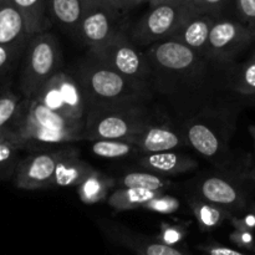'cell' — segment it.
I'll list each match as a JSON object with an SVG mask.
<instances>
[{
  "label": "cell",
  "instance_id": "12",
  "mask_svg": "<svg viewBox=\"0 0 255 255\" xmlns=\"http://www.w3.org/2000/svg\"><path fill=\"white\" fill-rule=\"evenodd\" d=\"M102 231L106 233L110 241L134 252L137 255H186L174 247L164 246L157 239L152 241L141 234L133 233L119 224L105 222L102 224Z\"/></svg>",
  "mask_w": 255,
  "mask_h": 255
},
{
  "label": "cell",
  "instance_id": "39",
  "mask_svg": "<svg viewBox=\"0 0 255 255\" xmlns=\"http://www.w3.org/2000/svg\"><path fill=\"white\" fill-rule=\"evenodd\" d=\"M149 4V6L153 7L157 6V5H162V4H168V2H174V1H179V0H147Z\"/></svg>",
  "mask_w": 255,
  "mask_h": 255
},
{
  "label": "cell",
  "instance_id": "19",
  "mask_svg": "<svg viewBox=\"0 0 255 255\" xmlns=\"http://www.w3.org/2000/svg\"><path fill=\"white\" fill-rule=\"evenodd\" d=\"M94 167L79 157V149L72 148L65 158L59 162L52 177V186L79 187L92 172Z\"/></svg>",
  "mask_w": 255,
  "mask_h": 255
},
{
  "label": "cell",
  "instance_id": "20",
  "mask_svg": "<svg viewBox=\"0 0 255 255\" xmlns=\"http://www.w3.org/2000/svg\"><path fill=\"white\" fill-rule=\"evenodd\" d=\"M89 0H47V12L51 22L76 35Z\"/></svg>",
  "mask_w": 255,
  "mask_h": 255
},
{
  "label": "cell",
  "instance_id": "7",
  "mask_svg": "<svg viewBox=\"0 0 255 255\" xmlns=\"http://www.w3.org/2000/svg\"><path fill=\"white\" fill-rule=\"evenodd\" d=\"M51 111L85 124L87 106L77 79L60 70L34 97ZM31 100V99H30Z\"/></svg>",
  "mask_w": 255,
  "mask_h": 255
},
{
  "label": "cell",
  "instance_id": "2",
  "mask_svg": "<svg viewBox=\"0 0 255 255\" xmlns=\"http://www.w3.org/2000/svg\"><path fill=\"white\" fill-rule=\"evenodd\" d=\"M85 124L51 111L37 100H22L11 131L30 147L37 143H69L81 141Z\"/></svg>",
  "mask_w": 255,
  "mask_h": 255
},
{
  "label": "cell",
  "instance_id": "32",
  "mask_svg": "<svg viewBox=\"0 0 255 255\" xmlns=\"http://www.w3.org/2000/svg\"><path fill=\"white\" fill-rule=\"evenodd\" d=\"M187 231L181 226H169V224H164L161 229V233L157 237V241L159 243L164 244V246L174 247L177 243L182 241L186 237Z\"/></svg>",
  "mask_w": 255,
  "mask_h": 255
},
{
  "label": "cell",
  "instance_id": "34",
  "mask_svg": "<svg viewBox=\"0 0 255 255\" xmlns=\"http://www.w3.org/2000/svg\"><path fill=\"white\" fill-rule=\"evenodd\" d=\"M239 21L255 31V0H236Z\"/></svg>",
  "mask_w": 255,
  "mask_h": 255
},
{
  "label": "cell",
  "instance_id": "27",
  "mask_svg": "<svg viewBox=\"0 0 255 255\" xmlns=\"http://www.w3.org/2000/svg\"><path fill=\"white\" fill-rule=\"evenodd\" d=\"M22 47H10L0 45V94L9 90L12 76L24 54Z\"/></svg>",
  "mask_w": 255,
  "mask_h": 255
},
{
  "label": "cell",
  "instance_id": "18",
  "mask_svg": "<svg viewBox=\"0 0 255 255\" xmlns=\"http://www.w3.org/2000/svg\"><path fill=\"white\" fill-rule=\"evenodd\" d=\"M138 163L151 173L162 177L187 173L198 167V162L191 156L172 151L144 154Z\"/></svg>",
  "mask_w": 255,
  "mask_h": 255
},
{
  "label": "cell",
  "instance_id": "35",
  "mask_svg": "<svg viewBox=\"0 0 255 255\" xmlns=\"http://www.w3.org/2000/svg\"><path fill=\"white\" fill-rule=\"evenodd\" d=\"M231 223L236 231H248L254 232L255 229V209L252 206L251 211L243 217H232Z\"/></svg>",
  "mask_w": 255,
  "mask_h": 255
},
{
  "label": "cell",
  "instance_id": "36",
  "mask_svg": "<svg viewBox=\"0 0 255 255\" xmlns=\"http://www.w3.org/2000/svg\"><path fill=\"white\" fill-rule=\"evenodd\" d=\"M229 238L239 248L248 249V251H252V249L255 248V236L253 232L236 231L234 229Z\"/></svg>",
  "mask_w": 255,
  "mask_h": 255
},
{
  "label": "cell",
  "instance_id": "9",
  "mask_svg": "<svg viewBox=\"0 0 255 255\" xmlns=\"http://www.w3.org/2000/svg\"><path fill=\"white\" fill-rule=\"evenodd\" d=\"M74 147L30 154L15 168L14 184L19 189L36 191L52 187V177L59 162L71 152Z\"/></svg>",
  "mask_w": 255,
  "mask_h": 255
},
{
  "label": "cell",
  "instance_id": "13",
  "mask_svg": "<svg viewBox=\"0 0 255 255\" xmlns=\"http://www.w3.org/2000/svg\"><path fill=\"white\" fill-rule=\"evenodd\" d=\"M149 54L158 67L164 71L177 74H186L191 71L199 56L193 50L169 39L152 45Z\"/></svg>",
  "mask_w": 255,
  "mask_h": 255
},
{
  "label": "cell",
  "instance_id": "41",
  "mask_svg": "<svg viewBox=\"0 0 255 255\" xmlns=\"http://www.w3.org/2000/svg\"><path fill=\"white\" fill-rule=\"evenodd\" d=\"M249 178H251L252 181H253L254 183H255V168L253 169V171L251 172V173H249Z\"/></svg>",
  "mask_w": 255,
  "mask_h": 255
},
{
  "label": "cell",
  "instance_id": "3",
  "mask_svg": "<svg viewBox=\"0 0 255 255\" xmlns=\"http://www.w3.org/2000/svg\"><path fill=\"white\" fill-rule=\"evenodd\" d=\"M157 124L143 105L94 107L85 120V139H121L128 141Z\"/></svg>",
  "mask_w": 255,
  "mask_h": 255
},
{
  "label": "cell",
  "instance_id": "42",
  "mask_svg": "<svg viewBox=\"0 0 255 255\" xmlns=\"http://www.w3.org/2000/svg\"><path fill=\"white\" fill-rule=\"evenodd\" d=\"M9 131H10V129H9ZM9 131H6V132H2V133H0V139H1V138H2V137H4V136H5V134H6V133H7V132H9Z\"/></svg>",
  "mask_w": 255,
  "mask_h": 255
},
{
  "label": "cell",
  "instance_id": "10",
  "mask_svg": "<svg viewBox=\"0 0 255 255\" xmlns=\"http://www.w3.org/2000/svg\"><path fill=\"white\" fill-rule=\"evenodd\" d=\"M120 14L106 0H89L77 37L90 49L102 45L120 31L117 29Z\"/></svg>",
  "mask_w": 255,
  "mask_h": 255
},
{
  "label": "cell",
  "instance_id": "28",
  "mask_svg": "<svg viewBox=\"0 0 255 255\" xmlns=\"http://www.w3.org/2000/svg\"><path fill=\"white\" fill-rule=\"evenodd\" d=\"M92 152L102 158H124L139 153V149L131 142L121 139H99L92 144Z\"/></svg>",
  "mask_w": 255,
  "mask_h": 255
},
{
  "label": "cell",
  "instance_id": "17",
  "mask_svg": "<svg viewBox=\"0 0 255 255\" xmlns=\"http://www.w3.org/2000/svg\"><path fill=\"white\" fill-rule=\"evenodd\" d=\"M187 143L208 159L221 158L227 151L226 139L211 125L193 121L187 127Z\"/></svg>",
  "mask_w": 255,
  "mask_h": 255
},
{
  "label": "cell",
  "instance_id": "26",
  "mask_svg": "<svg viewBox=\"0 0 255 255\" xmlns=\"http://www.w3.org/2000/svg\"><path fill=\"white\" fill-rule=\"evenodd\" d=\"M229 85L242 96H255V60L249 59L233 70Z\"/></svg>",
  "mask_w": 255,
  "mask_h": 255
},
{
  "label": "cell",
  "instance_id": "24",
  "mask_svg": "<svg viewBox=\"0 0 255 255\" xmlns=\"http://www.w3.org/2000/svg\"><path fill=\"white\" fill-rule=\"evenodd\" d=\"M191 208L199 228L203 232L213 231L218 228L226 219H231L233 217L232 212L206 201L194 199L191 202Z\"/></svg>",
  "mask_w": 255,
  "mask_h": 255
},
{
  "label": "cell",
  "instance_id": "29",
  "mask_svg": "<svg viewBox=\"0 0 255 255\" xmlns=\"http://www.w3.org/2000/svg\"><path fill=\"white\" fill-rule=\"evenodd\" d=\"M24 97L7 90L0 94V133L12 128Z\"/></svg>",
  "mask_w": 255,
  "mask_h": 255
},
{
  "label": "cell",
  "instance_id": "43",
  "mask_svg": "<svg viewBox=\"0 0 255 255\" xmlns=\"http://www.w3.org/2000/svg\"><path fill=\"white\" fill-rule=\"evenodd\" d=\"M251 59L255 60V50H254V52H253V55H252V57H251Z\"/></svg>",
  "mask_w": 255,
  "mask_h": 255
},
{
  "label": "cell",
  "instance_id": "45",
  "mask_svg": "<svg viewBox=\"0 0 255 255\" xmlns=\"http://www.w3.org/2000/svg\"><path fill=\"white\" fill-rule=\"evenodd\" d=\"M253 206H254V209H255V204H253ZM254 231H255V229H254Z\"/></svg>",
  "mask_w": 255,
  "mask_h": 255
},
{
  "label": "cell",
  "instance_id": "30",
  "mask_svg": "<svg viewBox=\"0 0 255 255\" xmlns=\"http://www.w3.org/2000/svg\"><path fill=\"white\" fill-rule=\"evenodd\" d=\"M29 148L25 142H22L14 132L10 129L1 139H0V172L6 171L15 159L21 149Z\"/></svg>",
  "mask_w": 255,
  "mask_h": 255
},
{
  "label": "cell",
  "instance_id": "25",
  "mask_svg": "<svg viewBox=\"0 0 255 255\" xmlns=\"http://www.w3.org/2000/svg\"><path fill=\"white\" fill-rule=\"evenodd\" d=\"M124 188H141L153 192H164L171 188L172 182L151 172H129L120 181Z\"/></svg>",
  "mask_w": 255,
  "mask_h": 255
},
{
  "label": "cell",
  "instance_id": "8",
  "mask_svg": "<svg viewBox=\"0 0 255 255\" xmlns=\"http://www.w3.org/2000/svg\"><path fill=\"white\" fill-rule=\"evenodd\" d=\"M255 41V31L239 20L216 19L209 32L206 56L229 62Z\"/></svg>",
  "mask_w": 255,
  "mask_h": 255
},
{
  "label": "cell",
  "instance_id": "38",
  "mask_svg": "<svg viewBox=\"0 0 255 255\" xmlns=\"http://www.w3.org/2000/svg\"><path fill=\"white\" fill-rule=\"evenodd\" d=\"M114 9L117 11H126V10L132 9V7L137 6V5L142 4V2L147 1V0H106Z\"/></svg>",
  "mask_w": 255,
  "mask_h": 255
},
{
  "label": "cell",
  "instance_id": "5",
  "mask_svg": "<svg viewBox=\"0 0 255 255\" xmlns=\"http://www.w3.org/2000/svg\"><path fill=\"white\" fill-rule=\"evenodd\" d=\"M89 56L111 67L126 79L148 87L151 67L134 42L119 31L102 45L90 49Z\"/></svg>",
  "mask_w": 255,
  "mask_h": 255
},
{
  "label": "cell",
  "instance_id": "37",
  "mask_svg": "<svg viewBox=\"0 0 255 255\" xmlns=\"http://www.w3.org/2000/svg\"><path fill=\"white\" fill-rule=\"evenodd\" d=\"M201 249L208 255H248L242 253V252L228 248V247L219 246V244H208V246L201 247Z\"/></svg>",
  "mask_w": 255,
  "mask_h": 255
},
{
  "label": "cell",
  "instance_id": "33",
  "mask_svg": "<svg viewBox=\"0 0 255 255\" xmlns=\"http://www.w3.org/2000/svg\"><path fill=\"white\" fill-rule=\"evenodd\" d=\"M229 1L231 0H192V4L201 14L209 15L217 19V16L223 12Z\"/></svg>",
  "mask_w": 255,
  "mask_h": 255
},
{
  "label": "cell",
  "instance_id": "46",
  "mask_svg": "<svg viewBox=\"0 0 255 255\" xmlns=\"http://www.w3.org/2000/svg\"><path fill=\"white\" fill-rule=\"evenodd\" d=\"M188 1H191V2H192V0H188Z\"/></svg>",
  "mask_w": 255,
  "mask_h": 255
},
{
  "label": "cell",
  "instance_id": "6",
  "mask_svg": "<svg viewBox=\"0 0 255 255\" xmlns=\"http://www.w3.org/2000/svg\"><path fill=\"white\" fill-rule=\"evenodd\" d=\"M201 14L188 0L151 7L132 30V39L139 45H153L169 39L186 20Z\"/></svg>",
  "mask_w": 255,
  "mask_h": 255
},
{
  "label": "cell",
  "instance_id": "14",
  "mask_svg": "<svg viewBox=\"0 0 255 255\" xmlns=\"http://www.w3.org/2000/svg\"><path fill=\"white\" fill-rule=\"evenodd\" d=\"M127 142L134 144L142 153L148 154L178 148L183 146L184 139L172 127L157 122Z\"/></svg>",
  "mask_w": 255,
  "mask_h": 255
},
{
  "label": "cell",
  "instance_id": "40",
  "mask_svg": "<svg viewBox=\"0 0 255 255\" xmlns=\"http://www.w3.org/2000/svg\"><path fill=\"white\" fill-rule=\"evenodd\" d=\"M248 132H249V134H251L252 139H253L254 148H255V125H251V126L248 127Z\"/></svg>",
  "mask_w": 255,
  "mask_h": 255
},
{
  "label": "cell",
  "instance_id": "15",
  "mask_svg": "<svg viewBox=\"0 0 255 255\" xmlns=\"http://www.w3.org/2000/svg\"><path fill=\"white\" fill-rule=\"evenodd\" d=\"M30 37L24 17L12 0H0V45L25 49Z\"/></svg>",
  "mask_w": 255,
  "mask_h": 255
},
{
  "label": "cell",
  "instance_id": "21",
  "mask_svg": "<svg viewBox=\"0 0 255 255\" xmlns=\"http://www.w3.org/2000/svg\"><path fill=\"white\" fill-rule=\"evenodd\" d=\"M21 12L30 36L49 31L52 22L47 12V0H12Z\"/></svg>",
  "mask_w": 255,
  "mask_h": 255
},
{
  "label": "cell",
  "instance_id": "23",
  "mask_svg": "<svg viewBox=\"0 0 255 255\" xmlns=\"http://www.w3.org/2000/svg\"><path fill=\"white\" fill-rule=\"evenodd\" d=\"M164 192H153L141 188H119L109 197V206L116 212L142 208L143 204Z\"/></svg>",
  "mask_w": 255,
  "mask_h": 255
},
{
  "label": "cell",
  "instance_id": "44",
  "mask_svg": "<svg viewBox=\"0 0 255 255\" xmlns=\"http://www.w3.org/2000/svg\"><path fill=\"white\" fill-rule=\"evenodd\" d=\"M251 99H254V100H255V96H253V97H251Z\"/></svg>",
  "mask_w": 255,
  "mask_h": 255
},
{
  "label": "cell",
  "instance_id": "11",
  "mask_svg": "<svg viewBox=\"0 0 255 255\" xmlns=\"http://www.w3.org/2000/svg\"><path fill=\"white\" fill-rule=\"evenodd\" d=\"M199 192L204 201L229 212L243 211L248 203L243 189L224 177L212 176L203 179L199 186Z\"/></svg>",
  "mask_w": 255,
  "mask_h": 255
},
{
  "label": "cell",
  "instance_id": "16",
  "mask_svg": "<svg viewBox=\"0 0 255 255\" xmlns=\"http://www.w3.org/2000/svg\"><path fill=\"white\" fill-rule=\"evenodd\" d=\"M214 20V17L206 14L193 15L178 27L169 40L179 42L193 50L196 54L206 56L209 32Z\"/></svg>",
  "mask_w": 255,
  "mask_h": 255
},
{
  "label": "cell",
  "instance_id": "31",
  "mask_svg": "<svg viewBox=\"0 0 255 255\" xmlns=\"http://www.w3.org/2000/svg\"><path fill=\"white\" fill-rule=\"evenodd\" d=\"M179 207H181V203H179L178 198L162 193L159 194L158 197H156V198L147 202L146 204H143L142 209H146V211H149V212H154V213L171 214L178 211Z\"/></svg>",
  "mask_w": 255,
  "mask_h": 255
},
{
  "label": "cell",
  "instance_id": "22",
  "mask_svg": "<svg viewBox=\"0 0 255 255\" xmlns=\"http://www.w3.org/2000/svg\"><path fill=\"white\" fill-rule=\"evenodd\" d=\"M116 181L112 177L106 176L95 169L79 187L77 194L82 203L96 204L107 198V194L115 188Z\"/></svg>",
  "mask_w": 255,
  "mask_h": 255
},
{
  "label": "cell",
  "instance_id": "1",
  "mask_svg": "<svg viewBox=\"0 0 255 255\" xmlns=\"http://www.w3.org/2000/svg\"><path fill=\"white\" fill-rule=\"evenodd\" d=\"M77 81L81 86L87 111L94 107L143 105L148 99V87L126 79L90 56L82 64Z\"/></svg>",
  "mask_w": 255,
  "mask_h": 255
},
{
  "label": "cell",
  "instance_id": "4",
  "mask_svg": "<svg viewBox=\"0 0 255 255\" xmlns=\"http://www.w3.org/2000/svg\"><path fill=\"white\" fill-rule=\"evenodd\" d=\"M59 41L49 31L32 35L22 54L20 90L25 100L34 99L45 84L61 70Z\"/></svg>",
  "mask_w": 255,
  "mask_h": 255
}]
</instances>
